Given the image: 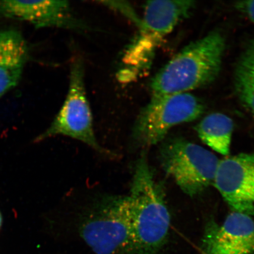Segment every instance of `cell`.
<instances>
[{"label":"cell","instance_id":"15","mask_svg":"<svg viewBox=\"0 0 254 254\" xmlns=\"http://www.w3.org/2000/svg\"><path fill=\"white\" fill-rule=\"evenodd\" d=\"M236 6L238 9L246 14L254 23V1L238 2Z\"/></svg>","mask_w":254,"mask_h":254},{"label":"cell","instance_id":"14","mask_svg":"<svg viewBox=\"0 0 254 254\" xmlns=\"http://www.w3.org/2000/svg\"><path fill=\"white\" fill-rule=\"evenodd\" d=\"M102 2L105 5L109 6L111 8L119 9L121 12L126 15L127 17L131 19L132 21H134L138 27L140 25L141 19L138 17L134 9H132L130 5L122 4V2H120L121 4H120V2L118 1H103Z\"/></svg>","mask_w":254,"mask_h":254},{"label":"cell","instance_id":"6","mask_svg":"<svg viewBox=\"0 0 254 254\" xmlns=\"http://www.w3.org/2000/svg\"><path fill=\"white\" fill-rule=\"evenodd\" d=\"M84 78L83 62L80 58H76L71 63L68 91L64 103L49 128L38 136L35 142L64 135L85 143L100 154L116 157L114 152L101 147L95 137Z\"/></svg>","mask_w":254,"mask_h":254},{"label":"cell","instance_id":"10","mask_svg":"<svg viewBox=\"0 0 254 254\" xmlns=\"http://www.w3.org/2000/svg\"><path fill=\"white\" fill-rule=\"evenodd\" d=\"M204 254H254V220L233 212L222 224H206L202 240Z\"/></svg>","mask_w":254,"mask_h":254},{"label":"cell","instance_id":"9","mask_svg":"<svg viewBox=\"0 0 254 254\" xmlns=\"http://www.w3.org/2000/svg\"><path fill=\"white\" fill-rule=\"evenodd\" d=\"M0 15L28 22L35 27L82 31L88 27L73 14L66 1H0Z\"/></svg>","mask_w":254,"mask_h":254},{"label":"cell","instance_id":"8","mask_svg":"<svg viewBox=\"0 0 254 254\" xmlns=\"http://www.w3.org/2000/svg\"><path fill=\"white\" fill-rule=\"evenodd\" d=\"M195 6L194 1L189 0L147 2L139 27L140 33L130 51L143 57L151 56L162 40L189 17Z\"/></svg>","mask_w":254,"mask_h":254},{"label":"cell","instance_id":"11","mask_svg":"<svg viewBox=\"0 0 254 254\" xmlns=\"http://www.w3.org/2000/svg\"><path fill=\"white\" fill-rule=\"evenodd\" d=\"M29 55L27 41L20 31L0 30V98L17 86Z\"/></svg>","mask_w":254,"mask_h":254},{"label":"cell","instance_id":"2","mask_svg":"<svg viewBox=\"0 0 254 254\" xmlns=\"http://www.w3.org/2000/svg\"><path fill=\"white\" fill-rule=\"evenodd\" d=\"M225 47L217 31L189 44L152 79V97L187 93L211 83L220 73Z\"/></svg>","mask_w":254,"mask_h":254},{"label":"cell","instance_id":"1","mask_svg":"<svg viewBox=\"0 0 254 254\" xmlns=\"http://www.w3.org/2000/svg\"><path fill=\"white\" fill-rule=\"evenodd\" d=\"M128 196L134 238L133 254H158L168 239L171 215L163 187L155 180L145 152L136 161Z\"/></svg>","mask_w":254,"mask_h":254},{"label":"cell","instance_id":"7","mask_svg":"<svg viewBox=\"0 0 254 254\" xmlns=\"http://www.w3.org/2000/svg\"><path fill=\"white\" fill-rule=\"evenodd\" d=\"M234 212L254 216V153H241L220 161L214 182Z\"/></svg>","mask_w":254,"mask_h":254},{"label":"cell","instance_id":"4","mask_svg":"<svg viewBox=\"0 0 254 254\" xmlns=\"http://www.w3.org/2000/svg\"><path fill=\"white\" fill-rule=\"evenodd\" d=\"M160 157L165 172L190 197L214 184L220 160L205 148L186 139H173L162 145Z\"/></svg>","mask_w":254,"mask_h":254},{"label":"cell","instance_id":"12","mask_svg":"<svg viewBox=\"0 0 254 254\" xmlns=\"http://www.w3.org/2000/svg\"><path fill=\"white\" fill-rule=\"evenodd\" d=\"M233 129V120L220 113L209 114L196 127L202 142L212 150L223 155L230 154Z\"/></svg>","mask_w":254,"mask_h":254},{"label":"cell","instance_id":"3","mask_svg":"<svg viewBox=\"0 0 254 254\" xmlns=\"http://www.w3.org/2000/svg\"><path fill=\"white\" fill-rule=\"evenodd\" d=\"M79 231L95 254H133L128 196L109 195L98 200L82 219Z\"/></svg>","mask_w":254,"mask_h":254},{"label":"cell","instance_id":"13","mask_svg":"<svg viewBox=\"0 0 254 254\" xmlns=\"http://www.w3.org/2000/svg\"><path fill=\"white\" fill-rule=\"evenodd\" d=\"M234 80L238 97L254 114V40L250 43L237 63Z\"/></svg>","mask_w":254,"mask_h":254},{"label":"cell","instance_id":"5","mask_svg":"<svg viewBox=\"0 0 254 254\" xmlns=\"http://www.w3.org/2000/svg\"><path fill=\"white\" fill-rule=\"evenodd\" d=\"M204 110L202 101L189 93L151 97L136 118L132 141L141 148L157 144L173 127L197 119Z\"/></svg>","mask_w":254,"mask_h":254},{"label":"cell","instance_id":"16","mask_svg":"<svg viewBox=\"0 0 254 254\" xmlns=\"http://www.w3.org/2000/svg\"><path fill=\"white\" fill-rule=\"evenodd\" d=\"M2 224V217L1 212H0V228L1 227V225Z\"/></svg>","mask_w":254,"mask_h":254}]
</instances>
